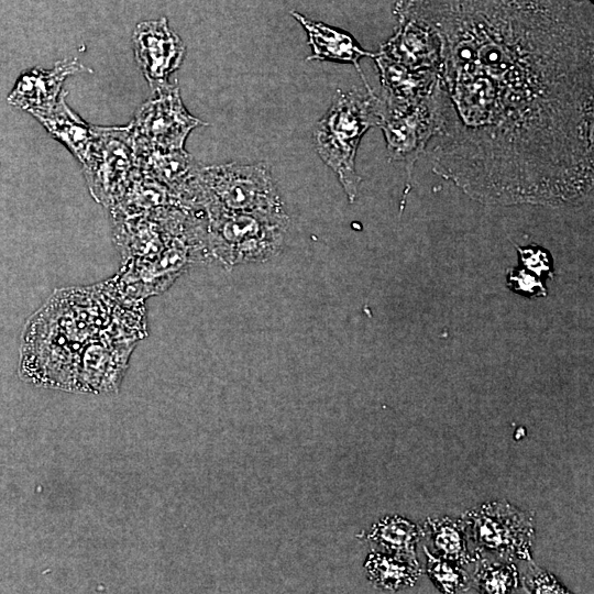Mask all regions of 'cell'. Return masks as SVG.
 <instances>
[{
  "label": "cell",
  "mask_w": 594,
  "mask_h": 594,
  "mask_svg": "<svg viewBox=\"0 0 594 594\" xmlns=\"http://www.w3.org/2000/svg\"><path fill=\"white\" fill-rule=\"evenodd\" d=\"M439 44L432 170L483 205L580 206L594 185L588 0H400Z\"/></svg>",
  "instance_id": "obj_1"
},
{
  "label": "cell",
  "mask_w": 594,
  "mask_h": 594,
  "mask_svg": "<svg viewBox=\"0 0 594 594\" xmlns=\"http://www.w3.org/2000/svg\"><path fill=\"white\" fill-rule=\"evenodd\" d=\"M380 97L374 91L337 90L314 131L316 150L334 174L350 202L358 196L361 177L355 156L364 133L378 123Z\"/></svg>",
  "instance_id": "obj_2"
},
{
  "label": "cell",
  "mask_w": 594,
  "mask_h": 594,
  "mask_svg": "<svg viewBox=\"0 0 594 594\" xmlns=\"http://www.w3.org/2000/svg\"><path fill=\"white\" fill-rule=\"evenodd\" d=\"M207 249L209 256L224 267L265 262L284 243L289 218L284 215L235 212L206 205Z\"/></svg>",
  "instance_id": "obj_3"
},
{
  "label": "cell",
  "mask_w": 594,
  "mask_h": 594,
  "mask_svg": "<svg viewBox=\"0 0 594 594\" xmlns=\"http://www.w3.org/2000/svg\"><path fill=\"white\" fill-rule=\"evenodd\" d=\"M201 208L215 205L235 212L284 215L270 168L264 163H228L202 168Z\"/></svg>",
  "instance_id": "obj_4"
},
{
  "label": "cell",
  "mask_w": 594,
  "mask_h": 594,
  "mask_svg": "<svg viewBox=\"0 0 594 594\" xmlns=\"http://www.w3.org/2000/svg\"><path fill=\"white\" fill-rule=\"evenodd\" d=\"M461 519L476 559L530 560L532 514L506 502H492L471 509Z\"/></svg>",
  "instance_id": "obj_5"
},
{
  "label": "cell",
  "mask_w": 594,
  "mask_h": 594,
  "mask_svg": "<svg viewBox=\"0 0 594 594\" xmlns=\"http://www.w3.org/2000/svg\"><path fill=\"white\" fill-rule=\"evenodd\" d=\"M208 256L206 231L177 235L156 255L127 261L113 282L129 299L147 298L167 289L191 263Z\"/></svg>",
  "instance_id": "obj_6"
},
{
  "label": "cell",
  "mask_w": 594,
  "mask_h": 594,
  "mask_svg": "<svg viewBox=\"0 0 594 594\" xmlns=\"http://www.w3.org/2000/svg\"><path fill=\"white\" fill-rule=\"evenodd\" d=\"M81 164L91 196L106 208L113 207L138 168L131 125L96 127L95 143Z\"/></svg>",
  "instance_id": "obj_7"
},
{
  "label": "cell",
  "mask_w": 594,
  "mask_h": 594,
  "mask_svg": "<svg viewBox=\"0 0 594 594\" xmlns=\"http://www.w3.org/2000/svg\"><path fill=\"white\" fill-rule=\"evenodd\" d=\"M155 96L138 111L130 124L136 146L146 148H184L188 134L201 120L185 108L177 81L154 91Z\"/></svg>",
  "instance_id": "obj_8"
},
{
  "label": "cell",
  "mask_w": 594,
  "mask_h": 594,
  "mask_svg": "<svg viewBox=\"0 0 594 594\" xmlns=\"http://www.w3.org/2000/svg\"><path fill=\"white\" fill-rule=\"evenodd\" d=\"M377 127L384 133L389 158L405 163L410 174L435 133L431 95L419 103L405 107L385 106L380 98Z\"/></svg>",
  "instance_id": "obj_9"
},
{
  "label": "cell",
  "mask_w": 594,
  "mask_h": 594,
  "mask_svg": "<svg viewBox=\"0 0 594 594\" xmlns=\"http://www.w3.org/2000/svg\"><path fill=\"white\" fill-rule=\"evenodd\" d=\"M136 157L139 168L164 185L182 205L194 210H202L204 166L184 148L136 146Z\"/></svg>",
  "instance_id": "obj_10"
},
{
  "label": "cell",
  "mask_w": 594,
  "mask_h": 594,
  "mask_svg": "<svg viewBox=\"0 0 594 594\" xmlns=\"http://www.w3.org/2000/svg\"><path fill=\"white\" fill-rule=\"evenodd\" d=\"M133 44L136 61L153 91L168 84L169 75L179 68L186 52L166 18L139 23Z\"/></svg>",
  "instance_id": "obj_11"
},
{
  "label": "cell",
  "mask_w": 594,
  "mask_h": 594,
  "mask_svg": "<svg viewBox=\"0 0 594 594\" xmlns=\"http://www.w3.org/2000/svg\"><path fill=\"white\" fill-rule=\"evenodd\" d=\"M85 69L76 59H65L48 70H29L18 79L8 101L31 113L46 110L57 102L66 77Z\"/></svg>",
  "instance_id": "obj_12"
},
{
  "label": "cell",
  "mask_w": 594,
  "mask_h": 594,
  "mask_svg": "<svg viewBox=\"0 0 594 594\" xmlns=\"http://www.w3.org/2000/svg\"><path fill=\"white\" fill-rule=\"evenodd\" d=\"M292 15L300 23L308 36L312 54L307 61H327L340 64H351L359 72L365 90L373 92L360 67V59L374 57L375 53L364 50L348 32L307 19L296 11Z\"/></svg>",
  "instance_id": "obj_13"
},
{
  "label": "cell",
  "mask_w": 594,
  "mask_h": 594,
  "mask_svg": "<svg viewBox=\"0 0 594 594\" xmlns=\"http://www.w3.org/2000/svg\"><path fill=\"white\" fill-rule=\"evenodd\" d=\"M373 59L383 88L381 98L385 106L405 107L426 100L436 84V73H417L393 61L381 51Z\"/></svg>",
  "instance_id": "obj_14"
},
{
  "label": "cell",
  "mask_w": 594,
  "mask_h": 594,
  "mask_svg": "<svg viewBox=\"0 0 594 594\" xmlns=\"http://www.w3.org/2000/svg\"><path fill=\"white\" fill-rule=\"evenodd\" d=\"M66 96L67 92L62 91L53 107L32 114L82 163L95 143L96 125L78 117L67 106Z\"/></svg>",
  "instance_id": "obj_15"
},
{
  "label": "cell",
  "mask_w": 594,
  "mask_h": 594,
  "mask_svg": "<svg viewBox=\"0 0 594 594\" xmlns=\"http://www.w3.org/2000/svg\"><path fill=\"white\" fill-rule=\"evenodd\" d=\"M430 543L429 551L437 557L462 566L477 559L469 548V539L463 520L450 517L428 518L422 527V538Z\"/></svg>",
  "instance_id": "obj_16"
},
{
  "label": "cell",
  "mask_w": 594,
  "mask_h": 594,
  "mask_svg": "<svg viewBox=\"0 0 594 594\" xmlns=\"http://www.w3.org/2000/svg\"><path fill=\"white\" fill-rule=\"evenodd\" d=\"M170 205L182 204L164 185L138 166L123 195L109 211L112 217H128Z\"/></svg>",
  "instance_id": "obj_17"
},
{
  "label": "cell",
  "mask_w": 594,
  "mask_h": 594,
  "mask_svg": "<svg viewBox=\"0 0 594 594\" xmlns=\"http://www.w3.org/2000/svg\"><path fill=\"white\" fill-rule=\"evenodd\" d=\"M364 570L369 581L385 591L413 586L421 572L418 561L380 551L369 553Z\"/></svg>",
  "instance_id": "obj_18"
},
{
  "label": "cell",
  "mask_w": 594,
  "mask_h": 594,
  "mask_svg": "<svg viewBox=\"0 0 594 594\" xmlns=\"http://www.w3.org/2000/svg\"><path fill=\"white\" fill-rule=\"evenodd\" d=\"M360 538L373 541L385 552L418 561L416 546L422 538V527L399 516H386Z\"/></svg>",
  "instance_id": "obj_19"
},
{
  "label": "cell",
  "mask_w": 594,
  "mask_h": 594,
  "mask_svg": "<svg viewBox=\"0 0 594 594\" xmlns=\"http://www.w3.org/2000/svg\"><path fill=\"white\" fill-rule=\"evenodd\" d=\"M472 585L480 593H512L520 585L519 572L512 561L479 558Z\"/></svg>",
  "instance_id": "obj_20"
},
{
  "label": "cell",
  "mask_w": 594,
  "mask_h": 594,
  "mask_svg": "<svg viewBox=\"0 0 594 594\" xmlns=\"http://www.w3.org/2000/svg\"><path fill=\"white\" fill-rule=\"evenodd\" d=\"M424 551L427 573L440 592H465L472 586V578L462 565L435 556L426 546Z\"/></svg>",
  "instance_id": "obj_21"
},
{
  "label": "cell",
  "mask_w": 594,
  "mask_h": 594,
  "mask_svg": "<svg viewBox=\"0 0 594 594\" xmlns=\"http://www.w3.org/2000/svg\"><path fill=\"white\" fill-rule=\"evenodd\" d=\"M507 286L516 294L528 298L547 295L541 278L521 266L507 272Z\"/></svg>",
  "instance_id": "obj_22"
},
{
  "label": "cell",
  "mask_w": 594,
  "mask_h": 594,
  "mask_svg": "<svg viewBox=\"0 0 594 594\" xmlns=\"http://www.w3.org/2000/svg\"><path fill=\"white\" fill-rule=\"evenodd\" d=\"M515 248L521 267L532 272L540 278L542 275L553 278V263L548 251L538 245L518 246L515 244Z\"/></svg>",
  "instance_id": "obj_23"
},
{
  "label": "cell",
  "mask_w": 594,
  "mask_h": 594,
  "mask_svg": "<svg viewBox=\"0 0 594 594\" xmlns=\"http://www.w3.org/2000/svg\"><path fill=\"white\" fill-rule=\"evenodd\" d=\"M520 584L529 593H569L553 575L531 563L522 573Z\"/></svg>",
  "instance_id": "obj_24"
},
{
  "label": "cell",
  "mask_w": 594,
  "mask_h": 594,
  "mask_svg": "<svg viewBox=\"0 0 594 594\" xmlns=\"http://www.w3.org/2000/svg\"><path fill=\"white\" fill-rule=\"evenodd\" d=\"M516 433L519 436V437L517 438V440H518V439H521V438L524 437V436H521V433H522V435H526L525 429H522V428H518V429L516 430Z\"/></svg>",
  "instance_id": "obj_25"
}]
</instances>
